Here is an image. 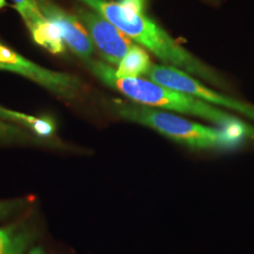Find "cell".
Wrapping results in <instances>:
<instances>
[{
    "instance_id": "e0dca14e",
    "label": "cell",
    "mask_w": 254,
    "mask_h": 254,
    "mask_svg": "<svg viewBox=\"0 0 254 254\" xmlns=\"http://www.w3.org/2000/svg\"><path fill=\"white\" fill-rule=\"evenodd\" d=\"M7 6V2L6 0H0V9H2L3 7Z\"/></svg>"
},
{
    "instance_id": "9c48e42d",
    "label": "cell",
    "mask_w": 254,
    "mask_h": 254,
    "mask_svg": "<svg viewBox=\"0 0 254 254\" xmlns=\"http://www.w3.org/2000/svg\"><path fill=\"white\" fill-rule=\"evenodd\" d=\"M152 66L150 57L137 45L132 46L118 64L115 74L120 78H134L146 75Z\"/></svg>"
},
{
    "instance_id": "7c38bea8",
    "label": "cell",
    "mask_w": 254,
    "mask_h": 254,
    "mask_svg": "<svg viewBox=\"0 0 254 254\" xmlns=\"http://www.w3.org/2000/svg\"><path fill=\"white\" fill-rule=\"evenodd\" d=\"M12 2L14 3V8L20 13L29 30L37 24L46 20V17L40 10L36 0H12Z\"/></svg>"
},
{
    "instance_id": "5b68a950",
    "label": "cell",
    "mask_w": 254,
    "mask_h": 254,
    "mask_svg": "<svg viewBox=\"0 0 254 254\" xmlns=\"http://www.w3.org/2000/svg\"><path fill=\"white\" fill-rule=\"evenodd\" d=\"M0 70L23 75L65 99L74 98L82 88L81 82L77 77L42 67L1 43Z\"/></svg>"
},
{
    "instance_id": "2e32d148",
    "label": "cell",
    "mask_w": 254,
    "mask_h": 254,
    "mask_svg": "<svg viewBox=\"0 0 254 254\" xmlns=\"http://www.w3.org/2000/svg\"><path fill=\"white\" fill-rule=\"evenodd\" d=\"M28 254H45V253L41 248H34L28 253Z\"/></svg>"
},
{
    "instance_id": "6da1fadb",
    "label": "cell",
    "mask_w": 254,
    "mask_h": 254,
    "mask_svg": "<svg viewBox=\"0 0 254 254\" xmlns=\"http://www.w3.org/2000/svg\"><path fill=\"white\" fill-rule=\"evenodd\" d=\"M107 19L132 41L145 47L166 65L201 80L224 88L225 80L213 68L180 46L145 10H132L109 0H80Z\"/></svg>"
},
{
    "instance_id": "ba28073f",
    "label": "cell",
    "mask_w": 254,
    "mask_h": 254,
    "mask_svg": "<svg viewBox=\"0 0 254 254\" xmlns=\"http://www.w3.org/2000/svg\"><path fill=\"white\" fill-rule=\"evenodd\" d=\"M33 240V232L25 224L0 228V254H24Z\"/></svg>"
},
{
    "instance_id": "30bf717a",
    "label": "cell",
    "mask_w": 254,
    "mask_h": 254,
    "mask_svg": "<svg viewBox=\"0 0 254 254\" xmlns=\"http://www.w3.org/2000/svg\"><path fill=\"white\" fill-rule=\"evenodd\" d=\"M34 42L46 48L53 54H61L65 51L62 31L53 22L46 19L30 29Z\"/></svg>"
},
{
    "instance_id": "8992f818",
    "label": "cell",
    "mask_w": 254,
    "mask_h": 254,
    "mask_svg": "<svg viewBox=\"0 0 254 254\" xmlns=\"http://www.w3.org/2000/svg\"><path fill=\"white\" fill-rule=\"evenodd\" d=\"M77 17L88 30L92 43L103 58L111 65H117L135 44L107 19L96 11L77 9Z\"/></svg>"
},
{
    "instance_id": "3957f363",
    "label": "cell",
    "mask_w": 254,
    "mask_h": 254,
    "mask_svg": "<svg viewBox=\"0 0 254 254\" xmlns=\"http://www.w3.org/2000/svg\"><path fill=\"white\" fill-rule=\"evenodd\" d=\"M113 109L119 117L149 127L174 142L194 151L227 152L242 147L248 139L252 140L239 132L221 127H206L135 102L115 103Z\"/></svg>"
},
{
    "instance_id": "8fae6325",
    "label": "cell",
    "mask_w": 254,
    "mask_h": 254,
    "mask_svg": "<svg viewBox=\"0 0 254 254\" xmlns=\"http://www.w3.org/2000/svg\"><path fill=\"white\" fill-rule=\"evenodd\" d=\"M0 120L17 123L21 126L27 127L33 132H35L37 135L41 136H50L55 131L54 124L49 119L37 118L25 113L5 109L1 106H0Z\"/></svg>"
},
{
    "instance_id": "9a60e30c",
    "label": "cell",
    "mask_w": 254,
    "mask_h": 254,
    "mask_svg": "<svg viewBox=\"0 0 254 254\" xmlns=\"http://www.w3.org/2000/svg\"><path fill=\"white\" fill-rule=\"evenodd\" d=\"M118 3L126 9L145 10L146 0H119Z\"/></svg>"
},
{
    "instance_id": "5bb4252c",
    "label": "cell",
    "mask_w": 254,
    "mask_h": 254,
    "mask_svg": "<svg viewBox=\"0 0 254 254\" xmlns=\"http://www.w3.org/2000/svg\"><path fill=\"white\" fill-rule=\"evenodd\" d=\"M28 200H0V219L6 218L23 208Z\"/></svg>"
},
{
    "instance_id": "277c9868",
    "label": "cell",
    "mask_w": 254,
    "mask_h": 254,
    "mask_svg": "<svg viewBox=\"0 0 254 254\" xmlns=\"http://www.w3.org/2000/svg\"><path fill=\"white\" fill-rule=\"evenodd\" d=\"M146 76L165 87L185 92L211 105L231 109L254 121V106L214 91L178 68L166 64H152Z\"/></svg>"
},
{
    "instance_id": "7a4b0ae2",
    "label": "cell",
    "mask_w": 254,
    "mask_h": 254,
    "mask_svg": "<svg viewBox=\"0 0 254 254\" xmlns=\"http://www.w3.org/2000/svg\"><path fill=\"white\" fill-rule=\"evenodd\" d=\"M85 64L99 80L136 104L196 116L218 127L245 134L254 140V127L214 105L150 79L140 77L120 78L116 76L115 70L111 66L100 61L89 60Z\"/></svg>"
},
{
    "instance_id": "52a82bcc",
    "label": "cell",
    "mask_w": 254,
    "mask_h": 254,
    "mask_svg": "<svg viewBox=\"0 0 254 254\" xmlns=\"http://www.w3.org/2000/svg\"><path fill=\"white\" fill-rule=\"evenodd\" d=\"M43 15L60 27L64 43L84 62L91 60L93 43L77 16L65 11L51 0H36Z\"/></svg>"
},
{
    "instance_id": "4fadbf2b",
    "label": "cell",
    "mask_w": 254,
    "mask_h": 254,
    "mask_svg": "<svg viewBox=\"0 0 254 254\" xmlns=\"http://www.w3.org/2000/svg\"><path fill=\"white\" fill-rule=\"evenodd\" d=\"M27 136L26 132L20 127L8 124L4 120H0V140H15L22 139Z\"/></svg>"
}]
</instances>
